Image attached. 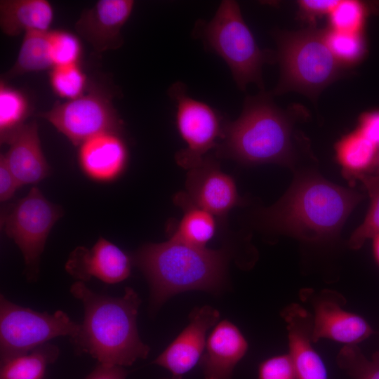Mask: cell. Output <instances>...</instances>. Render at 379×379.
Masks as SVG:
<instances>
[{"label":"cell","instance_id":"6da1fadb","mask_svg":"<svg viewBox=\"0 0 379 379\" xmlns=\"http://www.w3.org/2000/svg\"><path fill=\"white\" fill-rule=\"evenodd\" d=\"M70 293L84 307V320L70 341L76 354H86L98 364L126 367L145 359L150 347L140 338L137 317L141 300L135 290L126 287L122 296L98 293L77 281Z\"/></svg>","mask_w":379,"mask_h":379},{"label":"cell","instance_id":"7a4b0ae2","mask_svg":"<svg viewBox=\"0 0 379 379\" xmlns=\"http://www.w3.org/2000/svg\"><path fill=\"white\" fill-rule=\"evenodd\" d=\"M363 199L357 191L315 174L298 177L272 206L262 212L264 225L307 241L334 237Z\"/></svg>","mask_w":379,"mask_h":379},{"label":"cell","instance_id":"3957f363","mask_svg":"<svg viewBox=\"0 0 379 379\" xmlns=\"http://www.w3.org/2000/svg\"><path fill=\"white\" fill-rule=\"evenodd\" d=\"M228 260L223 249L197 247L173 238L147 244L132 258L149 283L154 310L182 292L219 291L225 281Z\"/></svg>","mask_w":379,"mask_h":379},{"label":"cell","instance_id":"277c9868","mask_svg":"<svg viewBox=\"0 0 379 379\" xmlns=\"http://www.w3.org/2000/svg\"><path fill=\"white\" fill-rule=\"evenodd\" d=\"M291 114L267 93L246 99L239 117L223 128L217 154L248 164H290L294 157Z\"/></svg>","mask_w":379,"mask_h":379},{"label":"cell","instance_id":"5b68a950","mask_svg":"<svg viewBox=\"0 0 379 379\" xmlns=\"http://www.w3.org/2000/svg\"><path fill=\"white\" fill-rule=\"evenodd\" d=\"M274 37L281 68L275 94L297 91L314 99L341 76L343 66L329 49L325 32L314 28L278 31Z\"/></svg>","mask_w":379,"mask_h":379},{"label":"cell","instance_id":"8992f818","mask_svg":"<svg viewBox=\"0 0 379 379\" xmlns=\"http://www.w3.org/2000/svg\"><path fill=\"white\" fill-rule=\"evenodd\" d=\"M202 35L207 45L226 62L239 88L244 90L252 82L262 88V67L272 55L259 48L236 1H222Z\"/></svg>","mask_w":379,"mask_h":379},{"label":"cell","instance_id":"52a82bcc","mask_svg":"<svg viewBox=\"0 0 379 379\" xmlns=\"http://www.w3.org/2000/svg\"><path fill=\"white\" fill-rule=\"evenodd\" d=\"M80 324L62 310L39 312L0 295V362L17 357L62 336L74 337Z\"/></svg>","mask_w":379,"mask_h":379},{"label":"cell","instance_id":"ba28073f","mask_svg":"<svg viewBox=\"0 0 379 379\" xmlns=\"http://www.w3.org/2000/svg\"><path fill=\"white\" fill-rule=\"evenodd\" d=\"M61 216V210L48 201L36 187L20 199L4 218L6 234L21 251L25 274L29 281L37 280L39 261L48 234Z\"/></svg>","mask_w":379,"mask_h":379},{"label":"cell","instance_id":"9c48e42d","mask_svg":"<svg viewBox=\"0 0 379 379\" xmlns=\"http://www.w3.org/2000/svg\"><path fill=\"white\" fill-rule=\"evenodd\" d=\"M169 94L176 104L175 120L186 147L175 155L176 162L188 170L199 166L206 152L217 147L223 128L218 112L211 106L189 96L182 83H175Z\"/></svg>","mask_w":379,"mask_h":379},{"label":"cell","instance_id":"30bf717a","mask_svg":"<svg viewBox=\"0 0 379 379\" xmlns=\"http://www.w3.org/2000/svg\"><path fill=\"white\" fill-rule=\"evenodd\" d=\"M65 135L74 145L121 127L115 109L104 96L91 93L62 103L57 102L40 115Z\"/></svg>","mask_w":379,"mask_h":379},{"label":"cell","instance_id":"8fae6325","mask_svg":"<svg viewBox=\"0 0 379 379\" xmlns=\"http://www.w3.org/2000/svg\"><path fill=\"white\" fill-rule=\"evenodd\" d=\"M300 298L313 307V343L327 338L345 345H357L374 333L363 317L344 310L346 300L337 291L305 288Z\"/></svg>","mask_w":379,"mask_h":379},{"label":"cell","instance_id":"7c38bea8","mask_svg":"<svg viewBox=\"0 0 379 379\" xmlns=\"http://www.w3.org/2000/svg\"><path fill=\"white\" fill-rule=\"evenodd\" d=\"M185 187V192L174 198L178 206H197L220 218H225L242 202L232 178L211 157H205L199 166L189 170Z\"/></svg>","mask_w":379,"mask_h":379},{"label":"cell","instance_id":"4fadbf2b","mask_svg":"<svg viewBox=\"0 0 379 379\" xmlns=\"http://www.w3.org/2000/svg\"><path fill=\"white\" fill-rule=\"evenodd\" d=\"M189 324L152 362L171 372L173 379H182L201 360L206 333L220 318L218 310L204 305L190 312Z\"/></svg>","mask_w":379,"mask_h":379},{"label":"cell","instance_id":"5bb4252c","mask_svg":"<svg viewBox=\"0 0 379 379\" xmlns=\"http://www.w3.org/2000/svg\"><path fill=\"white\" fill-rule=\"evenodd\" d=\"M132 259L118 246L100 237L91 248L78 246L70 253L65 268L79 281L95 277L114 284L126 279L131 270Z\"/></svg>","mask_w":379,"mask_h":379},{"label":"cell","instance_id":"9a60e30c","mask_svg":"<svg viewBox=\"0 0 379 379\" xmlns=\"http://www.w3.org/2000/svg\"><path fill=\"white\" fill-rule=\"evenodd\" d=\"M134 4L131 0H100L81 15L75 29L97 51L118 48L123 44L121 28Z\"/></svg>","mask_w":379,"mask_h":379},{"label":"cell","instance_id":"2e32d148","mask_svg":"<svg viewBox=\"0 0 379 379\" xmlns=\"http://www.w3.org/2000/svg\"><path fill=\"white\" fill-rule=\"evenodd\" d=\"M281 316L286 324L288 354L298 379H328L321 357L312 346V314L300 304L291 303L284 308Z\"/></svg>","mask_w":379,"mask_h":379},{"label":"cell","instance_id":"e0dca14e","mask_svg":"<svg viewBox=\"0 0 379 379\" xmlns=\"http://www.w3.org/2000/svg\"><path fill=\"white\" fill-rule=\"evenodd\" d=\"M248 348L247 340L231 321L215 324L201 359L204 379H232L233 371Z\"/></svg>","mask_w":379,"mask_h":379},{"label":"cell","instance_id":"ac0fdd59","mask_svg":"<svg viewBox=\"0 0 379 379\" xmlns=\"http://www.w3.org/2000/svg\"><path fill=\"white\" fill-rule=\"evenodd\" d=\"M5 161L21 185L34 184L46 178L48 164L42 152L35 121L23 124L8 139Z\"/></svg>","mask_w":379,"mask_h":379},{"label":"cell","instance_id":"d6986e66","mask_svg":"<svg viewBox=\"0 0 379 379\" xmlns=\"http://www.w3.org/2000/svg\"><path fill=\"white\" fill-rule=\"evenodd\" d=\"M127 157L123 141L115 133L93 137L81 145L79 160L83 169L98 180H109L124 168Z\"/></svg>","mask_w":379,"mask_h":379},{"label":"cell","instance_id":"ffe728a7","mask_svg":"<svg viewBox=\"0 0 379 379\" xmlns=\"http://www.w3.org/2000/svg\"><path fill=\"white\" fill-rule=\"evenodd\" d=\"M53 10L46 0H3L0 1V27L10 36L32 31L48 32Z\"/></svg>","mask_w":379,"mask_h":379},{"label":"cell","instance_id":"44dd1931","mask_svg":"<svg viewBox=\"0 0 379 379\" xmlns=\"http://www.w3.org/2000/svg\"><path fill=\"white\" fill-rule=\"evenodd\" d=\"M378 148L357 129L343 136L335 145V152L346 178L353 181L359 175L368 173Z\"/></svg>","mask_w":379,"mask_h":379},{"label":"cell","instance_id":"7402d4cb","mask_svg":"<svg viewBox=\"0 0 379 379\" xmlns=\"http://www.w3.org/2000/svg\"><path fill=\"white\" fill-rule=\"evenodd\" d=\"M59 355L58 346L45 343L1 364L0 379H44L48 367L58 360Z\"/></svg>","mask_w":379,"mask_h":379},{"label":"cell","instance_id":"603a6c76","mask_svg":"<svg viewBox=\"0 0 379 379\" xmlns=\"http://www.w3.org/2000/svg\"><path fill=\"white\" fill-rule=\"evenodd\" d=\"M53 67L50 51V31H32L25 33L17 59L6 75L13 77Z\"/></svg>","mask_w":379,"mask_h":379},{"label":"cell","instance_id":"cb8c5ba5","mask_svg":"<svg viewBox=\"0 0 379 379\" xmlns=\"http://www.w3.org/2000/svg\"><path fill=\"white\" fill-rule=\"evenodd\" d=\"M182 209L185 213L171 238L189 245L206 247L215 234V216L194 206H188Z\"/></svg>","mask_w":379,"mask_h":379},{"label":"cell","instance_id":"d4e9b609","mask_svg":"<svg viewBox=\"0 0 379 379\" xmlns=\"http://www.w3.org/2000/svg\"><path fill=\"white\" fill-rule=\"evenodd\" d=\"M28 112V103L19 91L5 86H0V134L1 142L8 139L23 124Z\"/></svg>","mask_w":379,"mask_h":379},{"label":"cell","instance_id":"484cf974","mask_svg":"<svg viewBox=\"0 0 379 379\" xmlns=\"http://www.w3.org/2000/svg\"><path fill=\"white\" fill-rule=\"evenodd\" d=\"M364 185L369 194V209L363 223L352 234L348 246L357 250L368 239L379 235V175L362 174L357 177Z\"/></svg>","mask_w":379,"mask_h":379},{"label":"cell","instance_id":"4316f807","mask_svg":"<svg viewBox=\"0 0 379 379\" xmlns=\"http://www.w3.org/2000/svg\"><path fill=\"white\" fill-rule=\"evenodd\" d=\"M325 39L331 53L343 66L357 64L366 54L363 32H343L330 29L325 32Z\"/></svg>","mask_w":379,"mask_h":379},{"label":"cell","instance_id":"83f0119b","mask_svg":"<svg viewBox=\"0 0 379 379\" xmlns=\"http://www.w3.org/2000/svg\"><path fill=\"white\" fill-rule=\"evenodd\" d=\"M371 10L368 3L340 1L329 14L331 29L343 32H363L365 21Z\"/></svg>","mask_w":379,"mask_h":379},{"label":"cell","instance_id":"f1b7e54d","mask_svg":"<svg viewBox=\"0 0 379 379\" xmlns=\"http://www.w3.org/2000/svg\"><path fill=\"white\" fill-rule=\"evenodd\" d=\"M336 362L354 379H379V351L368 359L357 345H344L336 357Z\"/></svg>","mask_w":379,"mask_h":379},{"label":"cell","instance_id":"f546056e","mask_svg":"<svg viewBox=\"0 0 379 379\" xmlns=\"http://www.w3.org/2000/svg\"><path fill=\"white\" fill-rule=\"evenodd\" d=\"M50 82L56 94L69 100L83 95L86 76L77 63L57 66L52 68Z\"/></svg>","mask_w":379,"mask_h":379},{"label":"cell","instance_id":"4dcf8cb0","mask_svg":"<svg viewBox=\"0 0 379 379\" xmlns=\"http://www.w3.org/2000/svg\"><path fill=\"white\" fill-rule=\"evenodd\" d=\"M50 51L53 67L77 64L81 54V44L73 34L54 30L50 32Z\"/></svg>","mask_w":379,"mask_h":379},{"label":"cell","instance_id":"1f68e13d","mask_svg":"<svg viewBox=\"0 0 379 379\" xmlns=\"http://www.w3.org/2000/svg\"><path fill=\"white\" fill-rule=\"evenodd\" d=\"M259 379H298L289 354L270 357L262 361L258 368Z\"/></svg>","mask_w":379,"mask_h":379},{"label":"cell","instance_id":"d6a6232c","mask_svg":"<svg viewBox=\"0 0 379 379\" xmlns=\"http://www.w3.org/2000/svg\"><path fill=\"white\" fill-rule=\"evenodd\" d=\"M338 0H301L298 1L300 17L314 22L317 18L330 14L338 4Z\"/></svg>","mask_w":379,"mask_h":379},{"label":"cell","instance_id":"836d02e7","mask_svg":"<svg viewBox=\"0 0 379 379\" xmlns=\"http://www.w3.org/2000/svg\"><path fill=\"white\" fill-rule=\"evenodd\" d=\"M357 129L379 147V109L364 112L360 114Z\"/></svg>","mask_w":379,"mask_h":379},{"label":"cell","instance_id":"e575fe53","mask_svg":"<svg viewBox=\"0 0 379 379\" xmlns=\"http://www.w3.org/2000/svg\"><path fill=\"white\" fill-rule=\"evenodd\" d=\"M20 185L8 168L4 157L0 158V200L5 201L13 195Z\"/></svg>","mask_w":379,"mask_h":379},{"label":"cell","instance_id":"d590c367","mask_svg":"<svg viewBox=\"0 0 379 379\" xmlns=\"http://www.w3.org/2000/svg\"><path fill=\"white\" fill-rule=\"evenodd\" d=\"M128 373L125 367L98 364L86 379H126Z\"/></svg>","mask_w":379,"mask_h":379},{"label":"cell","instance_id":"8d00e7d4","mask_svg":"<svg viewBox=\"0 0 379 379\" xmlns=\"http://www.w3.org/2000/svg\"><path fill=\"white\" fill-rule=\"evenodd\" d=\"M373 254L375 258V260L377 261L378 265H379V235L375 237L373 239Z\"/></svg>","mask_w":379,"mask_h":379},{"label":"cell","instance_id":"74e56055","mask_svg":"<svg viewBox=\"0 0 379 379\" xmlns=\"http://www.w3.org/2000/svg\"><path fill=\"white\" fill-rule=\"evenodd\" d=\"M367 174L373 175H379V148H378V154H377V157L374 163V165L371 169V171H369V173Z\"/></svg>","mask_w":379,"mask_h":379},{"label":"cell","instance_id":"f35d334b","mask_svg":"<svg viewBox=\"0 0 379 379\" xmlns=\"http://www.w3.org/2000/svg\"><path fill=\"white\" fill-rule=\"evenodd\" d=\"M168 379H173V378H168Z\"/></svg>","mask_w":379,"mask_h":379}]
</instances>
